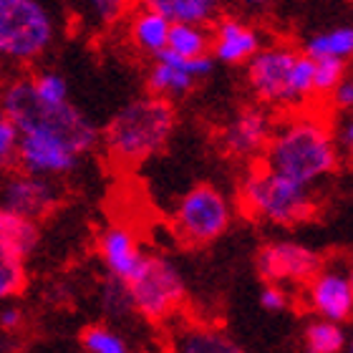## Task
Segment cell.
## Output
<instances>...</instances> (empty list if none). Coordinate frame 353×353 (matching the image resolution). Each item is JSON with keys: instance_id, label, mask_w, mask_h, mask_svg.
Wrapping results in <instances>:
<instances>
[{"instance_id": "cell-13", "label": "cell", "mask_w": 353, "mask_h": 353, "mask_svg": "<svg viewBox=\"0 0 353 353\" xmlns=\"http://www.w3.org/2000/svg\"><path fill=\"white\" fill-rule=\"evenodd\" d=\"M63 190L56 176H41L15 170L3 184V210L43 220L61 205Z\"/></svg>"}, {"instance_id": "cell-33", "label": "cell", "mask_w": 353, "mask_h": 353, "mask_svg": "<svg viewBox=\"0 0 353 353\" xmlns=\"http://www.w3.org/2000/svg\"><path fill=\"white\" fill-rule=\"evenodd\" d=\"M0 325H3V331H18L23 325V313L13 305H6L0 310Z\"/></svg>"}, {"instance_id": "cell-31", "label": "cell", "mask_w": 353, "mask_h": 353, "mask_svg": "<svg viewBox=\"0 0 353 353\" xmlns=\"http://www.w3.org/2000/svg\"><path fill=\"white\" fill-rule=\"evenodd\" d=\"M258 301L260 308L268 310V313H283L288 308V293L280 288V283H265Z\"/></svg>"}, {"instance_id": "cell-16", "label": "cell", "mask_w": 353, "mask_h": 353, "mask_svg": "<svg viewBox=\"0 0 353 353\" xmlns=\"http://www.w3.org/2000/svg\"><path fill=\"white\" fill-rule=\"evenodd\" d=\"M265 48L263 33L240 18H222L212 28V56L228 66H243Z\"/></svg>"}, {"instance_id": "cell-11", "label": "cell", "mask_w": 353, "mask_h": 353, "mask_svg": "<svg viewBox=\"0 0 353 353\" xmlns=\"http://www.w3.org/2000/svg\"><path fill=\"white\" fill-rule=\"evenodd\" d=\"M275 129L278 124L265 106H248L222 126V132L217 134V144L232 159H243V162H250L258 157L263 159Z\"/></svg>"}, {"instance_id": "cell-28", "label": "cell", "mask_w": 353, "mask_h": 353, "mask_svg": "<svg viewBox=\"0 0 353 353\" xmlns=\"http://www.w3.org/2000/svg\"><path fill=\"white\" fill-rule=\"evenodd\" d=\"M346 61L318 59L316 61V96H331V91L343 81Z\"/></svg>"}, {"instance_id": "cell-22", "label": "cell", "mask_w": 353, "mask_h": 353, "mask_svg": "<svg viewBox=\"0 0 353 353\" xmlns=\"http://www.w3.org/2000/svg\"><path fill=\"white\" fill-rule=\"evenodd\" d=\"M170 51L179 53L184 59L207 56L212 53V33L199 23H172Z\"/></svg>"}, {"instance_id": "cell-36", "label": "cell", "mask_w": 353, "mask_h": 353, "mask_svg": "<svg viewBox=\"0 0 353 353\" xmlns=\"http://www.w3.org/2000/svg\"><path fill=\"white\" fill-rule=\"evenodd\" d=\"M348 351L353 353V331H351V336H348Z\"/></svg>"}, {"instance_id": "cell-12", "label": "cell", "mask_w": 353, "mask_h": 353, "mask_svg": "<svg viewBox=\"0 0 353 353\" xmlns=\"http://www.w3.org/2000/svg\"><path fill=\"white\" fill-rule=\"evenodd\" d=\"M255 268L265 283H308L323 268V260L308 245L275 240L258 250Z\"/></svg>"}, {"instance_id": "cell-10", "label": "cell", "mask_w": 353, "mask_h": 353, "mask_svg": "<svg viewBox=\"0 0 353 353\" xmlns=\"http://www.w3.org/2000/svg\"><path fill=\"white\" fill-rule=\"evenodd\" d=\"M214 56H194V59H184L179 53L164 48L159 56H154V63L147 74V91L162 96V99H184L190 94L194 83L207 79L214 71Z\"/></svg>"}, {"instance_id": "cell-4", "label": "cell", "mask_w": 353, "mask_h": 353, "mask_svg": "<svg viewBox=\"0 0 353 353\" xmlns=\"http://www.w3.org/2000/svg\"><path fill=\"white\" fill-rule=\"evenodd\" d=\"M3 117L13 119L21 132H51L74 141L83 154L99 144L101 132L96 124L76 109L74 103H48L36 91L33 76H18L3 91Z\"/></svg>"}, {"instance_id": "cell-14", "label": "cell", "mask_w": 353, "mask_h": 353, "mask_svg": "<svg viewBox=\"0 0 353 353\" xmlns=\"http://www.w3.org/2000/svg\"><path fill=\"white\" fill-rule=\"evenodd\" d=\"M305 305L318 318H328L336 323L353 321V288L348 272L339 268H321L305 283Z\"/></svg>"}, {"instance_id": "cell-29", "label": "cell", "mask_w": 353, "mask_h": 353, "mask_svg": "<svg viewBox=\"0 0 353 353\" xmlns=\"http://www.w3.org/2000/svg\"><path fill=\"white\" fill-rule=\"evenodd\" d=\"M33 83H36L38 96L48 103H68V81L56 71H38L33 76Z\"/></svg>"}, {"instance_id": "cell-18", "label": "cell", "mask_w": 353, "mask_h": 353, "mask_svg": "<svg viewBox=\"0 0 353 353\" xmlns=\"http://www.w3.org/2000/svg\"><path fill=\"white\" fill-rule=\"evenodd\" d=\"M170 18L152 8H141L139 13L132 15V23H129V38L134 48L147 56H159L164 48H170Z\"/></svg>"}, {"instance_id": "cell-6", "label": "cell", "mask_w": 353, "mask_h": 353, "mask_svg": "<svg viewBox=\"0 0 353 353\" xmlns=\"http://www.w3.org/2000/svg\"><path fill=\"white\" fill-rule=\"evenodd\" d=\"M56 41V21L43 0H0V53L18 66L33 63Z\"/></svg>"}, {"instance_id": "cell-8", "label": "cell", "mask_w": 353, "mask_h": 353, "mask_svg": "<svg viewBox=\"0 0 353 353\" xmlns=\"http://www.w3.org/2000/svg\"><path fill=\"white\" fill-rule=\"evenodd\" d=\"M126 285L132 293L134 310L152 323L170 321L187 298L182 272L164 255H147Z\"/></svg>"}, {"instance_id": "cell-19", "label": "cell", "mask_w": 353, "mask_h": 353, "mask_svg": "<svg viewBox=\"0 0 353 353\" xmlns=\"http://www.w3.org/2000/svg\"><path fill=\"white\" fill-rule=\"evenodd\" d=\"M141 8H152L167 15L172 23H199L207 26L217 18L220 0H139Z\"/></svg>"}, {"instance_id": "cell-25", "label": "cell", "mask_w": 353, "mask_h": 353, "mask_svg": "<svg viewBox=\"0 0 353 353\" xmlns=\"http://www.w3.org/2000/svg\"><path fill=\"white\" fill-rule=\"evenodd\" d=\"M99 301H101V310L109 318H124L129 313H137L134 310L132 293H129V285H126L124 280L111 278V275L101 285V290H99Z\"/></svg>"}, {"instance_id": "cell-38", "label": "cell", "mask_w": 353, "mask_h": 353, "mask_svg": "<svg viewBox=\"0 0 353 353\" xmlns=\"http://www.w3.org/2000/svg\"><path fill=\"white\" fill-rule=\"evenodd\" d=\"M348 152H351V157H353V144H351V147H348Z\"/></svg>"}, {"instance_id": "cell-32", "label": "cell", "mask_w": 353, "mask_h": 353, "mask_svg": "<svg viewBox=\"0 0 353 353\" xmlns=\"http://www.w3.org/2000/svg\"><path fill=\"white\" fill-rule=\"evenodd\" d=\"M331 103L341 111H353V76H343V81L331 91Z\"/></svg>"}, {"instance_id": "cell-1", "label": "cell", "mask_w": 353, "mask_h": 353, "mask_svg": "<svg viewBox=\"0 0 353 353\" xmlns=\"http://www.w3.org/2000/svg\"><path fill=\"white\" fill-rule=\"evenodd\" d=\"M339 141L328 121L305 111L280 121L260 162L293 182L316 187L339 170Z\"/></svg>"}, {"instance_id": "cell-30", "label": "cell", "mask_w": 353, "mask_h": 353, "mask_svg": "<svg viewBox=\"0 0 353 353\" xmlns=\"http://www.w3.org/2000/svg\"><path fill=\"white\" fill-rule=\"evenodd\" d=\"M23 132L13 119H0V162L3 167H15L18 164V149H21Z\"/></svg>"}, {"instance_id": "cell-23", "label": "cell", "mask_w": 353, "mask_h": 353, "mask_svg": "<svg viewBox=\"0 0 353 353\" xmlns=\"http://www.w3.org/2000/svg\"><path fill=\"white\" fill-rule=\"evenodd\" d=\"M174 348L182 353H235L237 346L214 328H184L176 333Z\"/></svg>"}, {"instance_id": "cell-37", "label": "cell", "mask_w": 353, "mask_h": 353, "mask_svg": "<svg viewBox=\"0 0 353 353\" xmlns=\"http://www.w3.org/2000/svg\"><path fill=\"white\" fill-rule=\"evenodd\" d=\"M348 278H351V288H353V265H351V270H348Z\"/></svg>"}, {"instance_id": "cell-9", "label": "cell", "mask_w": 353, "mask_h": 353, "mask_svg": "<svg viewBox=\"0 0 353 353\" xmlns=\"http://www.w3.org/2000/svg\"><path fill=\"white\" fill-rule=\"evenodd\" d=\"M83 152L66 137L51 132H23L15 170L41 176H68L76 172Z\"/></svg>"}, {"instance_id": "cell-2", "label": "cell", "mask_w": 353, "mask_h": 353, "mask_svg": "<svg viewBox=\"0 0 353 353\" xmlns=\"http://www.w3.org/2000/svg\"><path fill=\"white\" fill-rule=\"evenodd\" d=\"M174 126L176 114L172 101L149 91L147 96L124 103L109 119L101 132V141L111 162L137 167L170 144Z\"/></svg>"}, {"instance_id": "cell-27", "label": "cell", "mask_w": 353, "mask_h": 353, "mask_svg": "<svg viewBox=\"0 0 353 353\" xmlns=\"http://www.w3.org/2000/svg\"><path fill=\"white\" fill-rule=\"evenodd\" d=\"M26 260L0 255V298H15L26 288Z\"/></svg>"}, {"instance_id": "cell-7", "label": "cell", "mask_w": 353, "mask_h": 353, "mask_svg": "<svg viewBox=\"0 0 353 353\" xmlns=\"http://www.w3.org/2000/svg\"><path fill=\"white\" fill-rule=\"evenodd\" d=\"M232 225V205L212 184L187 190L172 212L174 235L190 248H205L222 237Z\"/></svg>"}, {"instance_id": "cell-21", "label": "cell", "mask_w": 353, "mask_h": 353, "mask_svg": "<svg viewBox=\"0 0 353 353\" xmlns=\"http://www.w3.org/2000/svg\"><path fill=\"white\" fill-rule=\"evenodd\" d=\"M303 348L308 353H341L348 348V333L343 331V323L316 318L303 331Z\"/></svg>"}, {"instance_id": "cell-34", "label": "cell", "mask_w": 353, "mask_h": 353, "mask_svg": "<svg viewBox=\"0 0 353 353\" xmlns=\"http://www.w3.org/2000/svg\"><path fill=\"white\" fill-rule=\"evenodd\" d=\"M341 144H343L346 149L353 144V111H351V117L346 119V124H343V129H341Z\"/></svg>"}, {"instance_id": "cell-20", "label": "cell", "mask_w": 353, "mask_h": 353, "mask_svg": "<svg viewBox=\"0 0 353 353\" xmlns=\"http://www.w3.org/2000/svg\"><path fill=\"white\" fill-rule=\"evenodd\" d=\"M303 51L313 59H353V26H339V28L323 30L310 36L303 46Z\"/></svg>"}, {"instance_id": "cell-24", "label": "cell", "mask_w": 353, "mask_h": 353, "mask_svg": "<svg viewBox=\"0 0 353 353\" xmlns=\"http://www.w3.org/2000/svg\"><path fill=\"white\" fill-rule=\"evenodd\" d=\"M68 3L86 21V26H94V28L117 26L129 10V0H68Z\"/></svg>"}, {"instance_id": "cell-15", "label": "cell", "mask_w": 353, "mask_h": 353, "mask_svg": "<svg viewBox=\"0 0 353 353\" xmlns=\"http://www.w3.org/2000/svg\"><path fill=\"white\" fill-rule=\"evenodd\" d=\"M96 252H99V260L111 278H119L124 283L134 278V272L139 270L144 258H147L141 252L137 235L124 225L103 228L96 237Z\"/></svg>"}, {"instance_id": "cell-26", "label": "cell", "mask_w": 353, "mask_h": 353, "mask_svg": "<svg viewBox=\"0 0 353 353\" xmlns=\"http://www.w3.org/2000/svg\"><path fill=\"white\" fill-rule=\"evenodd\" d=\"M81 348L86 353H126L129 343L124 336H119L114 328L103 323L88 325L81 333Z\"/></svg>"}, {"instance_id": "cell-3", "label": "cell", "mask_w": 353, "mask_h": 353, "mask_svg": "<svg viewBox=\"0 0 353 353\" xmlns=\"http://www.w3.org/2000/svg\"><path fill=\"white\" fill-rule=\"evenodd\" d=\"M252 96L272 109H293L316 96V59L288 43L260 48L248 61Z\"/></svg>"}, {"instance_id": "cell-5", "label": "cell", "mask_w": 353, "mask_h": 353, "mask_svg": "<svg viewBox=\"0 0 353 353\" xmlns=\"http://www.w3.org/2000/svg\"><path fill=\"white\" fill-rule=\"evenodd\" d=\"M237 205L248 217L278 228H295L316 214V197L310 187L260 162L243 176L237 187Z\"/></svg>"}, {"instance_id": "cell-17", "label": "cell", "mask_w": 353, "mask_h": 353, "mask_svg": "<svg viewBox=\"0 0 353 353\" xmlns=\"http://www.w3.org/2000/svg\"><path fill=\"white\" fill-rule=\"evenodd\" d=\"M41 243L38 220L26 214L0 210V255L3 258L28 260Z\"/></svg>"}, {"instance_id": "cell-35", "label": "cell", "mask_w": 353, "mask_h": 353, "mask_svg": "<svg viewBox=\"0 0 353 353\" xmlns=\"http://www.w3.org/2000/svg\"><path fill=\"white\" fill-rule=\"evenodd\" d=\"M250 8H268V6H272L275 0H245Z\"/></svg>"}]
</instances>
